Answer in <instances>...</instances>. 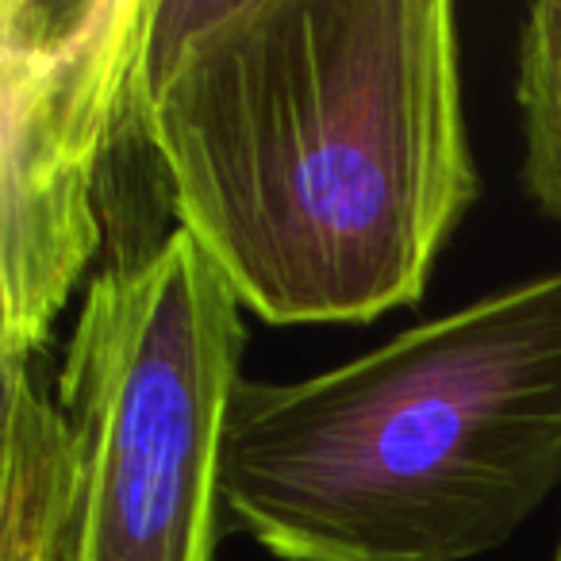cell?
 I'll return each instance as SVG.
<instances>
[{
	"label": "cell",
	"mask_w": 561,
	"mask_h": 561,
	"mask_svg": "<svg viewBox=\"0 0 561 561\" xmlns=\"http://www.w3.org/2000/svg\"><path fill=\"white\" fill-rule=\"evenodd\" d=\"M131 116L178 231L277 328L420 305L481 196L446 0H150Z\"/></svg>",
	"instance_id": "6da1fadb"
},
{
	"label": "cell",
	"mask_w": 561,
	"mask_h": 561,
	"mask_svg": "<svg viewBox=\"0 0 561 561\" xmlns=\"http://www.w3.org/2000/svg\"><path fill=\"white\" fill-rule=\"evenodd\" d=\"M561 489V270L300 381H242L224 515L277 561H473Z\"/></svg>",
	"instance_id": "7a4b0ae2"
},
{
	"label": "cell",
	"mask_w": 561,
	"mask_h": 561,
	"mask_svg": "<svg viewBox=\"0 0 561 561\" xmlns=\"http://www.w3.org/2000/svg\"><path fill=\"white\" fill-rule=\"evenodd\" d=\"M242 351L239 297L178 227L89 277L58 377L70 435L58 561H216Z\"/></svg>",
	"instance_id": "3957f363"
},
{
	"label": "cell",
	"mask_w": 561,
	"mask_h": 561,
	"mask_svg": "<svg viewBox=\"0 0 561 561\" xmlns=\"http://www.w3.org/2000/svg\"><path fill=\"white\" fill-rule=\"evenodd\" d=\"M150 0H0V369L32 366L101 247Z\"/></svg>",
	"instance_id": "277c9868"
},
{
	"label": "cell",
	"mask_w": 561,
	"mask_h": 561,
	"mask_svg": "<svg viewBox=\"0 0 561 561\" xmlns=\"http://www.w3.org/2000/svg\"><path fill=\"white\" fill-rule=\"evenodd\" d=\"M523 188L561 224V0L530 4L515 43Z\"/></svg>",
	"instance_id": "5b68a950"
},
{
	"label": "cell",
	"mask_w": 561,
	"mask_h": 561,
	"mask_svg": "<svg viewBox=\"0 0 561 561\" xmlns=\"http://www.w3.org/2000/svg\"><path fill=\"white\" fill-rule=\"evenodd\" d=\"M550 561H561V535H558V546H553V553H550Z\"/></svg>",
	"instance_id": "8992f818"
}]
</instances>
